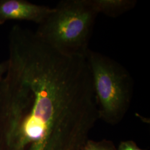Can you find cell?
Returning <instances> with one entry per match:
<instances>
[{
    "label": "cell",
    "instance_id": "obj_8",
    "mask_svg": "<svg viewBox=\"0 0 150 150\" xmlns=\"http://www.w3.org/2000/svg\"><path fill=\"white\" fill-rule=\"evenodd\" d=\"M8 68V61L7 60L3 62L0 63V81L2 79L6 72Z\"/></svg>",
    "mask_w": 150,
    "mask_h": 150
},
{
    "label": "cell",
    "instance_id": "obj_1",
    "mask_svg": "<svg viewBox=\"0 0 150 150\" xmlns=\"http://www.w3.org/2000/svg\"><path fill=\"white\" fill-rule=\"evenodd\" d=\"M11 55L18 70L15 101L0 117V131L15 150H82L99 119L86 57L60 54L38 40Z\"/></svg>",
    "mask_w": 150,
    "mask_h": 150
},
{
    "label": "cell",
    "instance_id": "obj_4",
    "mask_svg": "<svg viewBox=\"0 0 150 150\" xmlns=\"http://www.w3.org/2000/svg\"><path fill=\"white\" fill-rule=\"evenodd\" d=\"M52 8L24 0H0V25L8 20L28 21L39 25Z\"/></svg>",
    "mask_w": 150,
    "mask_h": 150
},
{
    "label": "cell",
    "instance_id": "obj_3",
    "mask_svg": "<svg viewBox=\"0 0 150 150\" xmlns=\"http://www.w3.org/2000/svg\"><path fill=\"white\" fill-rule=\"evenodd\" d=\"M86 60L91 72L99 118L114 125L129 110L134 81L122 65L103 54L89 49Z\"/></svg>",
    "mask_w": 150,
    "mask_h": 150
},
{
    "label": "cell",
    "instance_id": "obj_5",
    "mask_svg": "<svg viewBox=\"0 0 150 150\" xmlns=\"http://www.w3.org/2000/svg\"><path fill=\"white\" fill-rule=\"evenodd\" d=\"M93 6L97 12L115 18L132 10L137 4L134 0H92Z\"/></svg>",
    "mask_w": 150,
    "mask_h": 150
},
{
    "label": "cell",
    "instance_id": "obj_2",
    "mask_svg": "<svg viewBox=\"0 0 150 150\" xmlns=\"http://www.w3.org/2000/svg\"><path fill=\"white\" fill-rule=\"evenodd\" d=\"M97 15L92 0L62 1L35 33L60 54L85 57Z\"/></svg>",
    "mask_w": 150,
    "mask_h": 150
},
{
    "label": "cell",
    "instance_id": "obj_7",
    "mask_svg": "<svg viewBox=\"0 0 150 150\" xmlns=\"http://www.w3.org/2000/svg\"><path fill=\"white\" fill-rule=\"evenodd\" d=\"M116 150H144L139 148L134 141L131 140L121 142Z\"/></svg>",
    "mask_w": 150,
    "mask_h": 150
},
{
    "label": "cell",
    "instance_id": "obj_6",
    "mask_svg": "<svg viewBox=\"0 0 150 150\" xmlns=\"http://www.w3.org/2000/svg\"><path fill=\"white\" fill-rule=\"evenodd\" d=\"M112 141L102 139L101 141H93L88 139L82 150H116Z\"/></svg>",
    "mask_w": 150,
    "mask_h": 150
}]
</instances>
